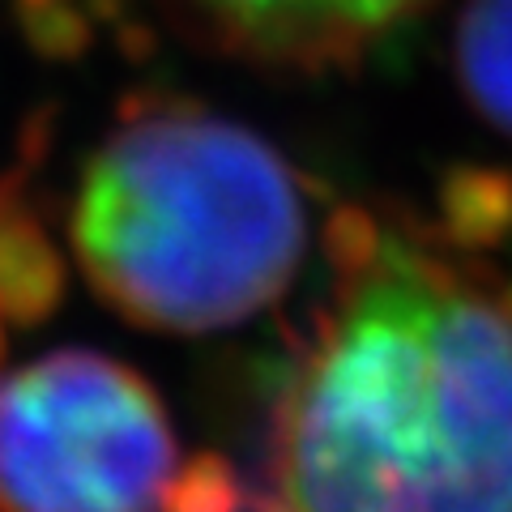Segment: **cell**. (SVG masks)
Here are the masks:
<instances>
[{
    "label": "cell",
    "mask_w": 512,
    "mask_h": 512,
    "mask_svg": "<svg viewBox=\"0 0 512 512\" xmlns=\"http://www.w3.org/2000/svg\"><path fill=\"white\" fill-rule=\"evenodd\" d=\"M423 0H163L184 30L274 69H338L402 26Z\"/></svg>",
    "instance_id": "obj_4"
},
{
    "label": "cell",
    "mask_w": 512,
    "mask_h": 512,
    "mask_svg": "<svg viewBox=\"0 0 512 512\" xmlns=\"http://www.w3.org/2000/svg\"><path fill=\"white\" fill-rule=\"evenodd\" d=\"M457 69L470 99L512 133V0H470L457 26Z\"/></svg>",
    "instance_id": "obj_6"
},
{
    "label": "cell",
    "mask_w": 512,
    "mask_h": 512,
    "mask_svg": "<svg viewBox=\"0 0 512 512\" xmlns=\"http://www.w3.org/2000/svg\"><path fill=\"white\" fill-rule=\"evenodd\" d=\"M69 265L47 235L26 188V171L0 180V316L5 325L35 329L60 308Z\"/></svg>",
    "instance_id": "obj_5"
},
{
    "label": "cell",
    "mask_w": 512,
    "mask_h": 512,
    "mask_svg": "<svg viewBox=\"0 0 512 512\" xmlns=\"http://www.w3.org/2000/svg\"><path fill=\"white\" fill-rule=\"evenodd\" d=\"M73 261L128 325L214 333L286 295L308 248L291 167L210 107L141 94L86 158Z\"/></svg>",
    "instance_id": "obj_2"
},
{
    "label": "cell",
    "mask_w": 512,
    "mask_h": 512,
    "mask_svg": "<svg viewBox=\"0 0 512 512\" xmlns=\"http://www.w3.org/2000/svg\"><path fill=\"white\" fill-rule=\"evenodd\" d=\"M0 359H5V316H0Z\"/></svg>",
    "instance_id": "obj_9"
},
{
    "label": "cell",
    "mask_w": 512,
    "mask_h": 512,
    "mask_svg": "<svg viewBox=\"0 0 512 512\" xmlns=\"http://www.w3.org/2000/svg\"><path fill=\"white\" fill-rule=\"evenodd\" d=\"M461 188H466V197H448L453 205H444L448 222L466 235V239H491L500 235L508 222H512V184L500 180V175H474V180H457Z\"/></svg>",
    "instance_id": "obj_7"
},
{
    "label": "cell",
    "mask_w": 512,
    "mask_h": 512,
    "mask_svg": "<svg viewBox=\"0 0 512 512\" xmlns=\"http://www.w3.org/2000/svg\"><path fill=\"white\" fill-rule=\"evenodd\" d=\"M338 299L274 410L269 512H512V312L346 210Z\"/></svg>",
    "instance_id": "obj_1"
},
{
    "label": "cell",
    "mask_w": 512,
    "mask_h": 512,
    "mask_svg": "<svg viewBox=\"0 0 512 512\" xmlns=\"http://www.w3.org/2000/svg\"><path fill=\"white\" fill-rule=\"evenodd\" d=\"M180 444L150 380L99 350L0 376V512H167Z\"/></svg>",
    "instance_id": "obj_3"
},
{
    "label": "cell",
    "mask_w": 512,
    "mask_h": 512,
    "mask_svg": "<svg viewBox=\"0 0 512 512\" xmlns=\"http://www.w3.org/2000/svg\"><path fill=\"white\" fill-rule=\"evenodd\" d=\"M26 9H39V5H64V0H22Z\"/></svg>",
    "instance_id": "obj_8"
}]
</instances>
